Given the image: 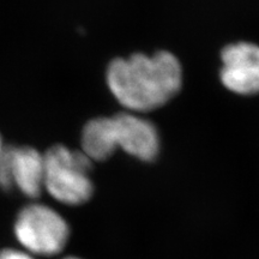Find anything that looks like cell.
<instances>
[{"label":"cell","mask_w":259,"mask_h":259,"mask_svg":"<svg viewBox=\"0 0 259 259\" xmlns=\"http://www.w3.org/2000/svg\"><path fill=\"white\" fill-rule=\"evenodd\" d=\"M107 84L121 106L131 113L157 109L179 93L183 69L170 52L153 56L136 53L116 58L107 69Z\"/></svg>","instance_id":"6da1fadb"},{"label":"cell","mask_w":259,"mask_h":259,"mask_svg":"<svg viewBox=\"0 0 259 259\" xmlns=\"http://www.w3.org/2000/svg\"><path fill=\"white\" fill-rule=\"evenodd\" d=\"M44 190L67 205H80L93 196V161L82 151L54 145L44 155Z\"/></svg>","instance_id":"7a4b0ae2"},{"label":"cell","mask_w":259,"mask_h":259,"mask_svg":"<svg viewBox=\"0 0 259 259\" xmlns=\"http://www.w3.org/2000/svg\"><path fill=\"white\" fill-rule=\"evenodd\" d=\"M15 234L28 253L54 255L66 246L70 229L56 210L35 203L18 212Z\"/></svg>","instance_id":"3957f363"},{"label":"cell","mask_w":259,"mask_h":259,"mask_svg":"<svg viewBox=\"0 0 259 259\" xmlns=\"http://www.w3.org/2000/svg\"><path fill=\"white\" fill-rule=\"evenodd\" d=\"M44 155L29 147L4 148L0 155V187L21 191L29 198H36L44 191Z\"/></svg>","instance_id":"277c9868"},{"label":"cell","mask_w":259,"mask_h":259,"mask_svg":"<svg viewBox=\"0 0 259 259\" xmlns=\"http://www.w3.org/2000/svg\"><path fill=\"white\" fill-rule=\"evenodd\" d=\"M221 80L223 85L238 95L259 93V46L238 42L223 48Z\"/></svg>","instance_id":"5b68a950"},{"label":"cell","mask_w":259,"mask_h":259,"mask_svg":"<svg viewBox=\"0 0 259 259\" xmlns=\"http://www.w3.org/2000/svg\"><path fill=\"white\" fill-rule=\"evenodd\" d=\"M116 149L141 161H153L160 151V136L153 122L135 113L113 115Z\"/></svg>","instance_id":"8992f818"},{"label":"cell","mask_w":259,"mask_h":259,"mask_svg":"<svg viewBox=\"0 0 259 259\" xmlns=\"http://www.w3.org/2000/svg\"><path fill=\"white\" fill-rule=\"evenodd\" d=\"M82 153L92 161H105L116 150L112 116H100L88 121L80 137Z\"/></svg>","instance_id":"52a82bcc"},{"label":"cell","mask_w":259,"mask_h":259,"mask_svg":"<svg viewBox=\"0 0 259 259\" xmlns=\"http://www.w3.org/2000/svg\"><path fill=\"white\" fill-rule=\"evenodd\" d=\"M0 259H34V257L25 251L8 248L0 252Z\"/></svg>","instance_id":"ba28073f"},{"label":"cell","mask_w":259,"mask_h":259,"mask_svg":"<svg viewBox=\"0 0 259 259\" xmlns=\"http://www.w3.org/2000/svg\"><path fill=\"white\" fill-rule=\"evenodd\" d=\"M3 150H4V145H3V141H2V137H0V155H2Z\"/></svg>","instance_id":"9c48e42d"},{"label":"cell","mask_w":259,"mask_h":259,"mask_svg":"<svg viewBox=\"0 0 259 259\" xmlns=\"http://www.w3.org/2000/svg\"><path fill=\"white\" fill-rule=\"evenodd\" d=\"M64 259H79V258H76V257H67V258H64Z\"/></svg>","instance_id":"30bf717a"}]
</instances>
